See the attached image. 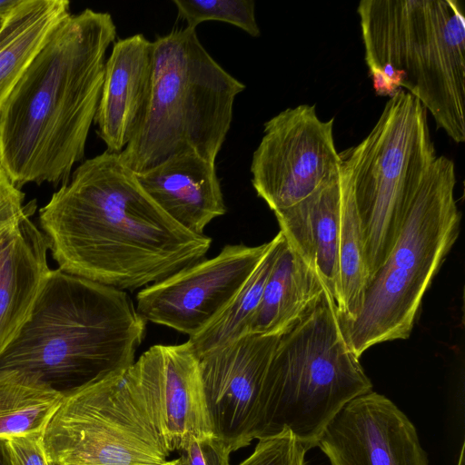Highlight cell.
<instances>
[{
  "instance_id": "f1b7e54d",
  "label": "cell",
  "mask_w": 465,
  "mask_h": 465,
  "mask_svg": "<svg viewBox=\"0 0 465 465\" xmlns=\"http://www.w3.org/2000/svg\"><path fill=\"white\" fill-rule=\"evenodd\" d=\"M0 465H15L5 438H0Z\"/></svg>"
},
{
  "instance_id": "9a60e30c",
  "label": "cell",
  "mask_w": 465,
  "mask_h": 465,
  "mask_svg": "<svg viewBox=\"0 0 465 465\" xmlns=\"http://www.w3.org/2000/svg\"><path fill=\"white\" fill-rule=\"evenodd\" d=\"M343 180L341 163L313 193L274 213L287 243L317 274L337 312L341 307L338 245Z\"/></svg>"
},
{
  "instance_id": "44dd1931",
  "label": "cell",
  "mask_w": 465,
  "mask_h": 465,
  "mask_svg": "<svg viewBox=\"0 0 465 465\" xmlns=\"http://www.w3.org/2000/svg\"><path fill=\"white\" fill-rule=\"evenodd\" d=\"M63 396L33 374L0 370V438L43 433Z\"/></svg>"
},
{
  "instance_id": "e0dca14e",
  "label": "cell",
  "mask_w": 465,
  "mask_h": 465,
  "mask_svg": "<svg viewBox=\"0 0 465 465\" xmlns=\"http://www.w3.org/2000/svg\"><path fill=\"white\" fill-rule=\"evenodd\" d=\"M0 235V353L28 319L52 269L48 241L30 217Z\"/></svg>"
},
{
  "instance_id": "8992f818",
  "label": "cell",
  "mask_w": 465,
  "mask_h": 465,
  "mask_svg": "<svg viewBox=\"0 0 465 465\" xmlns=\"http://www.w3.org/2000/svg\"><path fill=\"white\" fill-rule=\"evenodd\" d=\"M149 105L135 134L118 153L135 173L169 157L193 152L215 163L245 85L224 70L193 28L174 29L153 41Z\"/></svg>"
},
{
  "instance_id": "52a82bcc",
  "label": "cell",
  "mask_w": 465,
  "mask_h": 465,
  "mask_svg": "<svg viewBox=\"0 0 465 465\" xmlns=\"http://www.w3.org/2000/svg\"><path fill=\"white\" fill-rule=\"evenodd\" d=\"M455 184L453 161L437 156L405 210L392 249L367 284L359 314L340 323L358 358L376 344L409 338L424 293L459 235Z\"/></svg>"
},
{
  "instance_id": "30bf717a",
  "label": "cell",
  "mask_w": 465,
  "mask_h": 465,
  "mask_svg": "<svg viewBox=\"0 0 465 465\" xmlns=\"http://www.w3.org/2000/svg\"><path fill=\"white\" fill-rule=\"evenodd\" d=\"M333 123L321 120L315 104L287 108L265 122L252 183L273 213L310 195L340 167Z\"/></svg>"
},
{
  "instance_id": "6da1fadb",
  "label": "cell",
  "mask_w": 465,
  "mask_h": 465,
  "mask_svg": "<svg viewBox=\"0 0 465 465\" xmlns=\"http://www.w3.org/2000/svg\"><path fill=\"white\" fill-rule=\"evenodd\" d=\"M39 224L58 269L121 291L203 260L212 242L167 216L107 151L73 171L39 210Z\"/></svg>"
},
{
  "instance_id": "8fae6325",
  "label": "cell",
  "mask_w": 465,
  "mask_h": 465,
  "mask_svg": "<svg viewBox=\"0 0 465 465\" xmlns=\"http://www.w3.org/2000/svg\"><path fill=\"white\" fill-rule=\"evenodd\" d=\"M271 246L225 245L218 255L202 260L136 296V311L145 321L193 336L229 303Z\"/></svg>"
},
{
  "instance_id": "5b68a950",
  "label": "cell",
  "mask_w": 465,
  "mask_h": 465,
  "mask_svg": "<svg viewBox=\"0 0 465 465\" xmlns=\"http://www.w3.org/2000/svg\"><path fill=\"white\" fill-rule=\"evenodd\" d=\"M371 391L324 289L279 336L262 383L255 440L289 430L309 450L344 405Z\"/></svg>"
},
{
  "instance_id": "cb8c5ba5",
  "label": "cell",
  "mask_w": 465,
  "mask_h": 465,
  "mask_svg": "<svg viewBox=\"0 0 465 465\" xmlns=\"http://www.w3.org/2000/svg\"><path fill=\"white\" fill-rule=\"evenodd\" d=\"M173 3L188 28L196 29L205 21H219L237 26L252 37L260 35L252 0H173Z\"/></svg>"
},
{
  "instance_id": "277c9868",
  "label": "cell",
  "mask_w": 465,
  "mask_h": 465,
  "mask_svg": "<svg viewBox=\"0 0 465 465\" xmlns=\"http://www.w3.org/2000/svg\"><path fill=\"white\" fill-rule=\"evenodd\" d=\"M365 62L377 95L415 96L455 143L465 141V16L457 0H361Z\"/></svg>"
},
{
  "instance_id": "d6a6232c",
  "label": "cell",
  "mask_w": 465,
  "mask_h": 465,
  "mask_svg": "<svg viewBox=\"0 0 465 465\" xmlns=\"http://www.w3.org/2000/svg\"><path fill=\"white\" fill-rule=\"evenodd\" d=\"M2 21H3V20H0V26H1V25H2Z\"/></svg>"
},
{
  "instance_id": "ba28073f",
  "label": "cell",
  "mask_w": 465,
  "mask_h": 465,
  "mask_svg": "<svg viewBox=\"0 0 465 465\" xmlns=\"http://www.w3.org/2000/svg\"><path fill=\"white\" fill-rule=\"evenodd\" d=\"M54 465H163L159 372L150 348L124 371L64 394L43 431Z\"/></svg>"
},
{
  "instance_id": "603a6c76",
  "label": "cell",
  "mask_w": 465,
  "mask_h": 465,
  "mask_svg": "<svg viewBox=\"0 0 465 465\" xmlns=\"http://www.w3.org/2000/svg\"><path fill=\"white\" fill-rule=\"evenodd\" d=\"M342 165L344 180L338 245L341 307L337 314L340 323L351 322L359 314L369 281L351 179L346 167L343 163Z\"/></svg>"
},
{
  "instance_id": "f546056e",
  "label": "cell",
  "mask_w": 465,
  "mask_h": 465,
  "mask_svg": "<svg viewBox=\"0 0 465 465\" xmlns=\"http://www.w3.org/2000/svg\"><path fill=\"white\" fill-rule=\"evenodd\" d=\"M20 2L21 0H0V20H4Z\"/></svg>"
},
{
  "instance_id": "5bb4252c",
  "label": "cell",
  "mask_w": 465,
  "mask_h": 465,
  "mask_svg": "<svg viewBox=\"0 0 465 465\" xmlns=\"http://www.w3.org/2000/svg\"><path fill=\"white\" fill-rule=\"evenodd\" d=\"M153 46L143 34L114 43L94 119L106 151L121 153L144 119L152 92Z\"/></svg>"
},
{
  "instance_id": "d4e9b609",
  "label": "cell",
  "mask_w": 465,
  "mask_h": 465,
  "mask_svg": "<svg viewBox=\"0 0 465 465\" xmlns=\"http://www.w3.org/2000/svg\"><path fill=\"white\" fill-rule=\"evenodd\" d=\"M306 449L291 431L258 439L253 452L238 465H306Z\"/></svg>"
},
{
  "instance_id": "83f0119b",
  "label": "cell",
  "mask_w": 465,
  "mask_h": 465,
  "mask_svg": "<svg viewBox=\"0 0 465 465\" xmlns=\"http://www.w3.org/2000/svg\"><path fill=\"white\" fill-rule=\"evenodd\" d=\"M42 434H25L7 439L15 465H54L46 455Z\"/></svg>"
},
{
  "instance_id": "7c38bea8",
  "label": "cell",
  "mask_w": 465,
  "mask_h": 465,
  "mask_svg": "<svg viewBox=\"0 0 465 465\" xmlns=\"http://www.w3.org/2000/svg\"><path fill=\"white\" fill-rule=\"evenodd\" d=\"M278 334H245L199 358L213 435L230 452L255 440L260 397Z\"/></svg>"
},
{
  "instance_id": "7402d4cb",
  "label": "cell",
  "mask_w": 465,
  "mask_h": 465,
  "mask_svg": "<svg viewBox=\"0 0 465 465\" xmlns=\"http://www.w3.org/2000/svg\"><path fill=\"white\" fill-rule=\"evenodd\" d=\"M284 241L279 232L271 241V246L249 278L225 308L202 331L187 341L199 359L247 334L262 292Z\"/></svg>"
},
{
  "instance_id": "1f68e13d",
  "label": "cell",
  "mask_w": 465,
  "mask_h": 465,
  "mask_svg": "<svg viewBox=\"0 0 465 465\" xmlns=\"http://www.w3.org/2000/svg\"><path fill=\"white\" fill-rule=\"evenodd\" d=\"M163 465H183V463H182V460H181V459H180V457H179V458H176V459H174V460H168V461H167L165 464H163Z\"/></svg>"
},
{
  "instance_id": "ac0fdd59",
  "label": "cell",
  "mask_w": 465,
  "mask_h": 465,
  "mask_svg": "<svg viewBox=\"0 0 465 465\" xmlns=\"http://www.w3.org/2000/svg\"><path fill=\"white\" fill-rule=\"evenodd\" d=\"M151 348L158 367L163 428L170 452L182 451L192 437L214 436L199 359L188 342Z\"/></svg>"
},
{
  "instance_id": "2e32d148",
  "label": "cell",
  "mask_w": 465,
  "mask_h": 465,
  "mask_svg": "<svg viewBox=\"0 0 465 465\" xmlns=\"http://www.w3.org/2000/svg\"><path fill=\"white\" fill-rule=\"evenodd\" d=\"M135 174L153 202L192 233L203 234L205 226L226 212L215 163L195 153L174 154Z\"/></svg>"
},
{
  "instance_id": "4fadbf2b",
  "label": "cell",
  "mask_w": 465,
  "mask_h": 465,
  "mask_svg": "<svg viewBox=\"0 0 465 465\" xmlns=\"http://www.w3.org/2000/svg\"><path fill=\"white\" fill-rule=\"evenodd\" d=\"M317 446L331 465H429L413 423L390 399L372 391L344 405Z\"/></svg>"
},
{
  "instance_id": "484cf974",
  "label": "cell",
  "mask_w": 465,
  "mask_h": 465,
  "mask_svg": "<svg viewBox=\"0 0 465 465\" xmlns=\"http://www.w3.org/2000/svg\"><path fill=\"white\" fill-rule=\"evenodd\" d=\"M25 193L11 180L0 159V235L19 223L32 203L24 204Z\"/></svg>"
},
{
  "instance_id": "7a4b0ae2",
  "label": "cell",
  "mask_w": 465,
  "mask_h": 465,
  "mask_svg": "<svg viewBox=\"0 0 465 465\" xmlns=\"http://www.w3.org/2000/svg\"><path fill=\"white\" fill-rule=\"evenodd\" d=\"M115 37L109 13L70 14L24 72L0 111V159L18 188L63 185L84 159Z\"/></svg>"
},
{
  "instance_id": "d6986e66",
  "label": "cell",
  "mask_w": 465,
  "mask_h": 465,
  "mask_svg": "<svg viewBox=\"0 0 465 465\" xmlns=\"http://www.w3.org/2000/svg\"><path fill=\"white\" fill-rule=\"evenodd\" d=\"M67 0H21L0 26V111L24 72L70 15Z\"/></svg>"
},
{
  "instance_id": "4dcf8cb0",
  "label": "cell",
  "mask_w": 465,
  "mask_h": 465,
  "mask_svg": "<svg viewBox=\"0 0 465 465\" xmlns=\"http://www.w3.org/2000/svg\"><path fill=\"white\" fill-rule=\"evenodd\" d=\"M464 448H465V444L463 442L461 445V448H460L459 460H458L457 465H465Z\"/></svg>"
},
{
  "instance_id": "ffe728a7",
  "label": "cell",
  "mask_w": 465,
  "mask_h": 465,
  "mask_svg": "<svg viewBox=\"0 0 465 465\" xmlns=\"http://www.w3.org/2000/svg\"><path fill=\"white\" fill-rule=\"evenodd\" d=\"M323 290L317 274L284 238L247 334L281 333Z\"/></svg>"
},
{
  "instance_id": "4316f807",
  "label": "cell",
  "mask_w": 465,
  "mask_h": 465,
  "mask_svg": "<svg viewBox=\"0 0 465 465\" xmlns=\"http://www.w3.org/2000/svg\"><path fill=\"white\" fill-rule=\"evenodd\" d=\"M181 452L183 465H231L230 450L215 436L192 437Z\"/></svg>"
},
{
  "instance_id": "9c48e42d",
  "label": "cell",
  "mask_w": 465,
  "mask_h": 465,
  "mask_svg": "<svg viewBox=\"0 0 465 465\" xmlns=\"http://www.w3.org/2000/svg\"><path fill=\"white\" fill-rule=\"evenodd\" d=\"M340 156L351 179L369 282L392 249L405 210L437 158L426 108L401 89L369 134Z\"/></svg>"
},
{
  "instance_id": "3957f363",
  "label": "cell",
  "mask_w": 465,
  "mask_h": 465,
  "mask_svg": "<svg viewBox=\"0 0 465 465\" xmlns=\"http://www.w3.org/2000/svg\"><path fill=\"white\" fill-rule=\"evenodd\" d=\"M145 323L124 291L51 270L0 353V370L33 374L64 394L132 366Z\"/></svg>"
}]
</instances>
